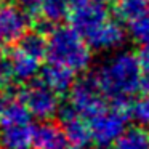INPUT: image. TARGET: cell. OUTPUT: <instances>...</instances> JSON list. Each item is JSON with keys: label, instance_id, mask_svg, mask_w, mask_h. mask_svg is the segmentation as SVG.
<instances>
[{"label": "cell", "instance_id": "cell-1", "mask_svg": "<svg viewBox=\"0 0 149 149\" xmlns=\"http://www.w3.org/2000/svg\"><path fill=\"white\" fill-rule=\"evenodd\" d=\"M98 85L111 103H132L141 91V66L138 55L123 52L111 58L95 74Z\"/></svg>", "mask_w": 149, "mask_h": 149}, {"label": "cell", "instance_id": "cell-2", "mask_svg": "<svg viewBox=\"0 0 149 149\" xmlns=\"http://www.w3.org/2000/svg\"><path fill=\"white\" fill-rule=\"evenodd\" d=\"M47 59L72 69L75 74L84 72L91 61L90 43L74 26L56 24L48 32Z\"/></svg>", "mask_w": 149, "mask_h": 149}, {"label": "cell", "instance_id": "cell-3", "mask_svg": "<svg viewBox=\"0 0 149 149\" xmlns=\"http://www.w3.org/2000/svg\"><path fill=\"white\" fill-rule=\"evenodd\" d=\"M132 109V103H111L88 119L93 141L104 146L112 144L127 128V123L133 116Z\"/></svg>", "mask_w": 149, "mask_h": 149}, {"label": "cell", "instance_id": "cell-4", "mask_svg": "<svg viewBox=\"0 0 149 149\" xmlns=\"http://www.w3.org/2000/svg\"><path fill=\"white\" fill-rule=\"evenodd\" d=\"M107 98L101 91L96 79L87 77L75 82L72 88L69 90V101L68 104L85 119H91L95 114H98L101 109L107 106Z\"/></svg>", "mask_w": 149, "mask_h": 149}, {"label": "cell", "instance_id": "cell-5", "mask_svg": "<svg viewBox=\"0 0 149 149\" xmlns=\"http://www.w3.org/2000/svg\"><path fill=\"white\" fill-rule=\"evenodd\" d=\"M19 98L24 101L32 117L40 120H50L59 112V95L45 85L42 80L31 82L19 91Z\"/></svg>", "mask_w": 149, "mask_h": 149}, {"label": "cell", "instance_id": "cell-6", "mask_svg": "<svg viewBox=\"0 0 149 149\" xmlns=\"http://www.w3.org/2000/svg\"><path fill=\"white\" fill-rule=\"evenodd\" d=\"M31 15L19 5H0V52L18 43V40L29 31Z\"/></svg>", "mask_w": 149, "mask_h": 149}, {"label": "cell", "instance_id": "cell-7", "mask_svg": "<svg viewBox=\"0 0 149 149\" xmlns=\"http://www.w3.org/2000/svg\"><path fill=\"white\" fill-rule=\"evenodd\" d=\"M59 119L68 136L69 149H85L93 141L88 119L79 116L69 104L59 107Z\"/></svg>", "mask_w": 149, "mask_h": 149}, {"label": "cell", "instance_id": "cell-8", "mask_svg": "<svg viewBox=\"0 0 149 149\" xmlns=\"http://www.w3.org/2000/svg\"><path fill=\"white\" fill-rule=\"evenodd\" d=\"M109 18L111 15L106 3H101V2H88L82 7L72 8L69 15L71 26H74L85 39Z\"/></svg>", "mask_w": 149, "mask_h": 149}, {"label": "cell", "instance_id": "cell-9", "mask_svg": "<svg viewBox=\"0 0 149 149\" xmlns=\"http://www.w3.org/2000/svg\"><path fill=\"white\" fill-rule=\"evenodd\" d=\"M123 39H125V29L122 26V21L109 18L87 37V42L90 43L91 48L111 50L122 45Z\"/></svg>", "mask_w": 149, "mask_h": 149}, {"label": "cell", "instance_id": "cell-10", "mask_svg": "<svg viewBox=\"0 0 149 149\" xmlns=\"http://www.w3.org/2000/svg\"><path fill=\"white\" fill-rule=\"evenodd\" d=\"M36 127L31 122L0 127V148L2 149H34Z\"/></svg>", "mask_w": 149, "mask_h": 149}, {"label": "cell", "instance_id": "cell-11", "mask_svg": "<svg viewBox=\"0 0 149 149\" xmlns=\"http://www.w3.org/2000/svg\"><path fill=\"white\" fill-rule=\"evenodd\" d=\"M8 64H10L11 77L18 82H31L40 72L42 61L23 52L19 47H15L7 53Z\"/></svg>", "mask_w": 149, "mask_h": 149}, {"label": "cell", "instance_id": "cell-12", "mask_svg": "<svg viewBox=\"0 0 149 149\" xmlns=\"http://www.w3.org/2000/svg\"><path fill=\"white\" fill-rule=\"evenodd\" d=\"M34 149H69L64 127L43 120L39 127H36Z\"/></svg>", "mask_w": 149, "mask_h": 149}, {"label": "cell", "instance_id": "cell-13", "mask_svg": "<svg viewBox=\"0 0 149 149\" xmlns=\"http://www.w3.org/2000/svg\"><path fill=\"white\" fill-rule=\"evenodd\" d=\"M74 77H75V72L72 69L66 68L63 64L50 63V61L40 71V80L45 85H48L52 90H55L58 95L69 93L72 85L75 84Z\"/></svg>", "mask_w": 149, "mask_h": 149}, {"label": "cell", "instance_id": "cell-14", "mask_svg": "<svg viewBox=\"0 0 149 149\" xmlns=\"http://www.w3.org/2000/svg\"><path fill=\"white\" fill-rule=\"evenodd\" d=\"M32 114L24 104V101L16 96H2L0 103V127L16 125V123L31 122Z\"/></svg>", "mask_w": 149, "mask_h": 149}, {"label": "cell", "instance_id": "cell-15", "mask_svg": "<svg viewBox=\"0 0 149 149\" xmlns=\"http://www.w3.org/2000/svg\"><path fill=\"white\" fill-rule=\"evenodd\" d=\"M71 15V5L68 0H42L39 15V26H56Z\"/></svg>", "mask_w": 149, "mask_h": 149}, {"label": "cell", "instance_id": "cell-16", "mask_svg": "<svg viewBox=\"0 0 149 149\" xmlns=\"http://www.w3.org/2000/svg\"><path fill=\"white\" fill-rule=\"evenodd\" d=\"M112 149H149L148 125L127 127L122 135L112 143Z\"/></svg>", "mask_w": 149, "mask_h": 149}, {"label": "cell", "instance_id": "cell-17", "mask_svg": "<svg viewBox=\"0 0 149 149\" xmlns=\"http://www.w3.org/2000/svg\"><path fill=\"white\" fill-rule=\"evenodd\" d=\"M16 47H19L23 52L29 53L31 56L43 63V59H47V55H48V36H45V32L40 29L27 31L18 40Z\"/></svg>", "mask_w": 149, "mask_h": 149}, {"label": "cell", "instance_id": "cell-18", "mask_svg": "<svg viewBox=\"0 0 149 149\" xmlns=\"http://www.w3.org/2000/svg\"><path fill=\"white\" fill-rule=\"evenodd\" d=\"M149 10V0H114V13L122 23L130 24Z\"/></svg>", "mask_w": 149, "mask_h": 149}, {"label": "cell", "instance_id": "cell-19", "mask_svg": "<svg viewBox=\"0 0 149 149\" xmlns=\"http://www.w3.org/2000/svg\"><path fill=\"white\" fill-rule=\"evenodd\" d=\"M132 37L141 45H149V10L128 24Z\"/></svg>", "mask_w": 149, "mask_h": 149}, {"label": "cell", "instance_id": "cell-20", "mask_svg": "<svg viewBox=\"0 0 149 149\" xmlns=\"http://www.w3.org/2000/svg\"><path fill=\"white\" fill-rule=\"evenodd\" d=\"M138 59L141 66V91L149 93V45H143L138 52Z\"/></svg>", "mask_w": 149, "mask_h": 149}, {"label": "cell", "instance_id": "cell-21", "mask_svg": "<svg viewBox=\"0 0 149 149\" xmlns=\"http://www.w3.org/2000/svg\"><path fill=\"white\" fill-rule=\"evenodd\" d=\"M133 117L143 125H149V93H144L133 104Z\"/></svg>", "mask_w": 149, "mask_h": 149}, {"label": "cell", "instance_id": "cell-22", "mask_svg": "<svg viewBox=\"0 0 149 149\" xmlns=\"http://www.w3.org/2000/svg\"><path fill=\"white\" fill-rule=\"evenodd\" d=\"M16 2H18V5H19L23 10H26L32 18H36L37 15H39L42 0H16Z\"/></svg>", "mask_w": 149, "mask_h": 149}, {"label": "cell", "instance_id": "cell-23", "mask_svg": "<svg viewBox=\"0 0 149 149\" xmlns=\"http://www.w3.org/2000/svg\"><path fill=\"white\" fill-rule=\"evenodd\" d=\"M85 149H109L107 146H104V144H96V146H88V148H85ZM112 149V148H111Z\"/></svg>", "mask_w": 149, "mask_h": 149}, {"label": "cell", "instance_id": "cell-24", "mask_svg": "<svg viewBox=\"0 0 149 149\" xmlns=\"http://www.w3.org/2000/svg\"><path fill=\"white\" fill-rule=\"evenodd\" d=\"M0 103H2V96H0Z\"/></svg>", "mask_w": 149, "mask_h": 149}]
</instances>
